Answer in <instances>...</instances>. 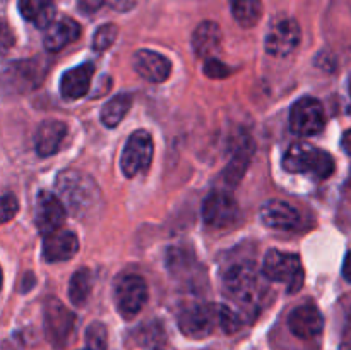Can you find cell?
Returning a JSON list of instances; mask_svg holds the SVG:
<instances>
[{
    "label": "cell",
    "mask_w": 351,
    "mask_h": 350,
    "mask_svg": "<svg viewBox=\"0 0 351 350\" xmlns=\"http://www.w3.org/2000/svg\"><path fill=\"white\" fill-rule=\"evenodd\" d=\"M242 316L223 304H192L180 312L178 326L189 338L201 340L215 329L235 333L242 326Z\"/></svg>",
    "instance_id": "obj_1"
},
{
    "label": "cell",
    "mask_w": 351,
    "mask_h": 350,
    "mask_svg": "<svg viewBox=\"0 0 351 350\" xmlns=\"http://www.w3.org/2000/svg\"><path fill=\"white\" fill-rule=\"evenodd\" d=\"M57 189L64 205L77 218L95 213L103 201L98 184L79 170L60 172L57 177Z\"/></svg>",
    "instance_id": "obj_2"
},
{
    "label": "cell",
    "mask_w": 351,
    "mask_h": 350,
    "mask_svg": "<svg viewBox=\"0 0 351 350\" xmlns=\"http://www.w3.org/2000/svg\"><path fill=\"white\" fill-rule=\"evenodd\" d=\"M225 288L247 314L257 316L263 307L264 287L252 263L233 264L225 273Z\"/></svg>",
    "instance_id": "obj_3"
},
{
    "label": "cell",
    "mask_w": 351,
    "mask_h": 350,
    "mask_svg": "<svg viewBox=\"0 0 351 350\" xmlns=\"http://www.w3.org/2000/svg\"><path fill=\"white\" fill-rule=\"evenodd\" d=\"M283 167L291 174H308L319 180H324L335 172V160L324 150H319L312 144L295 143L285 153Z\"/></svg>",
    "instance_id": "obj_4"
},
{
    "label": "cell",
    "mask_w": 351,
    "mask_h": 350,
    "mask_svg": "<svg viewBox=\"0 0 351 350\" xmlns=\"http://www.w3.org/2000/svg\"><path fill=\"white\" fill-rule=\"evenodd\" d=\"M263 273L267 280L288 285V292L295 294L304 285V268L297 254L271 249L263 263Z\"/></svg>",
    "instance_id": "obj_5"
},
{
    "label": "cell",
    "mask_w": 351,
    "mask_h": 350,
    "mask_svg": "<svg viewBox=\"0 0 351 350\" xmlns=\"http://www.w3.org/2000/svg\"><path fill=\"white\" fill-rule=\"evenodd\" d=\"M115 302L120 314L130 319L139 314L147 302V285L139 275H122L115 281Z\"/></svg>",
    "instance_id": "obj_6"
},
{
    "label": "cell",
    "mask_w": 351,
    "mask_h": 350,
    "mask_svg": "<svg viewBox=\"0 0 351 350\" xmlns=\"http://www.w3.org/2000/svg\"><path fill=\"white\" fill-rule=\"evenodd\" d=\"M326 126L324 106L319 100L305 96L293 103L290 110V129L298 136H314Z\"/></svg>",
    "instance_id": "obj_7"
},
{
    "label": "cell",
    "mask_w": 351,
    "mask_h": 350,
    "mask_svg": "<svg viewBox=\"0 0 351 350\" xmlns=\"http://www.w3.org/2000/svg\"><path fill=\"white\" fill-rule=\"evenodd\" d=\"M153 160V137L147 130H136L127 139L122 151V172L127 177H136L146 172Z\"/></svg>",
    "instance_id": "obj_8"
},
{
    "label": "cell",
    "mask_w": 351,
    "mask_h": 350,
    "mask_svg": "<svg viewBox=\"0 0 351 350\" xmlns=\"http://www.w3.org/2000/svg\"><path fill=\"white\" fill-rule=\"evenodd\" d=\"M75 318L60 301L50 297L45 304V331L55 349H62L74 331Z\"/></svg>",
    "instance_id": "obj_9"
},
{
    "label": "cell",
    "mask_w": 351,
    "mask_h": 350,
    "mask_svg": "<svg viewBox=\"0 0 351 350\" xmlns=\"http://www.w3.org/2000/svg\"><path fill=\"white\" fill-rule=\"evenodd\" d=\"M302 30L291 17H281L271 24L266 34V51L273 57H288L300 45Z\"/></svg>",
    "instance_id": "obj_10"
},
{
    "label": "cell",
    "mask_w": 351,
    "mask_h": 350,
    "mask_svg": "<svg viewBox=\"0 0 351 350\" xmlns=\"http://www.w3.org/2000/svg\"><path fill=\"white\" fill-rule=\"evenodd\" d=\"M202 218L213 229H225L239 218V205L228 192H213L202 205Z\"/></svg>",
    "instance_id": "obj_11"
},
{
    "label": "cell",
    "mask_w": 351,
    "mask_h": 350,
    "mask_svg": "<svg viewBox=\"0 0 351 350\" xmlns=\"http://www.w3.org/2000/svg\"><path fill=\"white\" fill-rule=\"evenodd\" d=\"M65 205L51 192H40L36 198V209H34V223L43 235L60 229L65 222Z\"/></svg>",
    "instance_id": "obj_12"
},
{
    "label": "cell",
    "mask_w": 351,
    "mask_h": 350,
    "mask_svg": "<svg viewBox=\"0 0 351 350\" xmlns=\"http://www.w3.org/2000/svg\"><path fill=\"white\" fill-rule=\"evenodd\" d=\"M288 328L297 338L312 340L321 335L324 328V319L315 305H300L288 316Z\"/></svg>",
    "instance_id": "obj_13"
},
{
    "label": "cell",
    "mask_w": 351,
    "mask_h": 350,
    "mask_svg": "<svg viewBox=\"0 0 351 350\" xmlns=\"http://www.w3.org/2000/svg\"><path fill=\"white\" fill-rule=\"evenodd\" d=\"M134 69L149 82H163L171 74V62L153 50H137L134 54Z\"/></svg>",
    "instance_id": "obj_14"
},
{
    "label": "cell",
    "mask_w": 351,
    "mask_h": 350,
    "mask_svg": "<svg viewBox=\"0 0 351 350\" xmlns=\"http://www.w3.org/2000/svg\"><path fill=\"white\" fill-rule=\"evenodd\" d=\"M79 239L74 232L65 229H58L55 232L45 235L43 256L50 263L57 261H67L77 254Z\"/></svg>",
    "instance_id": "obj_15"
},
{
    "label": "cell",
    "mask_w": 351,
    "mask_h": 350,
    "mask_svg": "<svg viewBox=\"0 0 351 350\" xmlns=\"http://www.w3.org/2000/svg\"><path fill=\"white\" fill-rule=\"evenodd\" d=\"M259 215L261 222L274 230H295L302 223L300 213L285 201H267Z\"/></svg>",
    "instance_id": "obj_16"
},
{
    "label": "cell",
    "mask_w": 351,
    "mask_h": 350,
    "mask_svg": "<svg viewBox=\"0 0 351 350\" xmlns=\"http://www.w3.org/2000/svg\"><path fill=\"white\" fill-rule=\"evenodd\" d=\"M192 48L201 58H216L221 50V30L215 21H204L195 27L192 34Z\"/></svg>",
    "instance_id": "obj_17"
},
{
    "label": "cell",
    "mask_w": 351,
    "mask_h": 350,
    "mask_svg": "<svg viewBox=\"0 0 351 350\" xmlns=\"http://www.w3.org/2000/svg\"><path fill=\"white\" fill-rule=\"evenodd\" d=\"M79 36H81V26L71 17H60L45 30L43 43L48 51H58Z\"/></svg>",
    "instance_id": "obj_18"
},
{
    "label": "cell",
    "mask_w": 351,
    "mask_h": 350,
    "mask_svg": "<svg viewBox=\"0 0 351 350\" xmlns=\"http://www.w3.org/2000/svg\"><path fill=\"white\" fill-rule=\"evenodd\" d=\"M95 67L93 64H81L64 72L60 79V95L64 100L82 98L89 91Z\"/></svg>",
    "instance_id": "obj_19"
},
{
    "label": "cell",
    "mask_w": 351,
    "mask_h": 350,
    "mask_svg": "<svg viewBox=\"0 0 351 350\" xmlns=\"http://www.w3.org/2000/svg\"><path fill=\"white\" fill-rule=\"evenodd\" d=\"M67 134V126L60 120H45L34 134V148L40 156H51L58 151Z\"/></svg>",
    "instance_id": "obj_20"
},
{
    "label": "cell",
    "mask_w": 351,
    "mask_h": 350,
    "mask_svg": "<svg viewBox=\"0 0 351 350\" xmlns=\"http://www.w3.org/2000/svg\"><path fill=\"white\" fill-rule=\"evenodd\" d=\"M19 10L26 21L47 30L55 21V5L51 0H19Z\"/></svg>",
    "instance_id": "obj_21"
},
{
    "label": "cell",
    "mask_w": 351,
    "mask_h": 350,
    "mask_svg": "<svg viewBox=\"0 0 351 350\" xmlns=\"http://www.w3.org/2000/svg\"><path fill=\"white\" fill-rule=\"evenodd\" d=\"M252 153H254V144L252 141L247 137V139H243V143L240 144V146H237L235 154H233L228 168L225 170V177L226 180H228V184L235 185L237 182L243 177V172H245L247 167H249Z\"/></svg>",
    "instance_id": "obj_22"
},
{
    "label": "cell",
    "mask_w": 351,
    "mask_h": 350,
    "mask_svg": "<svg viewBox=\"0 0 351 350\" xmlns=\"http://www.w3.org/2000/svg\"><path fill=\"white\" fill-rule=\"evenodd\" d=\"M233 17L242 27H254L263 14L261 0H228Z\"/></svg>",
    "instance_id": "obj_23"
},
{
    "label": "cell",
    "mask_w": 351,
    "mask_h": 350,
    "mask_svg": "<svg viewBox=\"0 0 351 350\" xmlns=\"http://www.w3.org/2000/svg\"><path fill=\"white\" fill-rule=\"evenodd\" d=\"M132 106V96L129 93H122V95L113 96L110 102L105 103V106L101 108V122L105 124L106 127H115L119 126L120 120L127 115V112Z\"/></svg>",
    "instance_id": "obj_24"
},
{
    "label": "cell",
    "mask_w": 351,
    "mask_h": 350,
    "mask_svg": "<svg viewBox=\"0 0 351 350\" xmlns=\"http://www.w3.org/2000/svg\"><path fill=\"white\" fill-rule=\"evenodd\" d=\"M91 285L93 277L88 268H81L75 271L71 278V285H69V299L72 301V304L84 305L91 294Z\"/></svg>",
    "instance_id": "obj_25"
},
{
    "label": "cell",
    "mask_w": 351,
    "mask_h": 350,
    "mask_svg": "<svg viewBox=\"0 0 351 350\" xmlns=\"http://www.w3.org/2000/svg\"><path fill=\"white\" fill-rule=\"evenodd\" d=\"M108 335L103 323H93L86 329V350H106Z\"/></svg>",
    "instance_id": "obj_26"
},
{
    "label": "cell",
    "mask_w": 351,
    "mask_h": 350,
    "mask_svg": "<svg viewBox=\"0 0 351 350\" xmlns=\"http://www.w3.org/2000/svg\"><path fill=\"white\" fill-rule=\"evenodd\" d=\"M117 34H119V27L115 24H103L101 27H98L95 36H93V48L96 51L106 50V48L115 43Z\"/></svg>",
    "instance_id": "obj_27"
},
{
    "label": "cell",
    "mask_w": 351,
    "mask_h": 350,
    "mask_svg": "<svg viewBox=\"0 0 351 350\" xmlns=\"http://www.w3.org/2000/svg\"><path fill=\"white\" fill-rule=\"evenodd\" d=\"M204 74L213 79H221L230 74V69L226 67L223 62H219L218 58H209V60H206L204 64Z\"/></svg>",
    "instance_id": "obj_28"
},
{
    "label": "cell",
    "mask_w": 351,
    "mask_h": 350,
    "mask_svg": "<svg viewBox=\"0 0 351 350\" xmlns=\"http://www.w3.org/2000/svg\"><path fill=\"white\" fill-rule=\"evenodd\" d=\"M17 199L16 196L10 194V192H5L2 196V222L7 223L9 220H12L17 213Z\"/></svg>",
    "instance_id": "obj_29"
},
{
    "label": "cell",
    "mask_w": 351,
    "mask_h": 350,
    "mask_svg": "<svg viewBox=\"0 0 351 350\" xmlns=\"http://www.w3.org/2000/svg\"><path fill=\"white\" fill-rule=\"evenodd\" d=\"M103 2H105V5L117 10V12H129L136 7L137 0H103Z\"/></svg>",
    "instance_id": "obj_30"
},
{
    "label": "cell",
    "mask_w": 351,
    "mask_h": 350,
    "mask_svg": "<svg viewBox=\"0 0 351 350\" xmlns=\"http://www.w3.org/2000/svg\"><path fill=\"white\" fill-rule=\"evenodd\" d=\"M77 3L79 7H81V10H84V12L88 14L96 12V10H99L103 5H105L103 0H77Z\"/></svg>",
    "instance_id": "obj_31"
},
{
    "label": "cell",
    "mask_w": 351,
    "mask_h": 350,
    "mask_svg": "<svg viewBox=\"0 0 351 350\" xmlns=\"http://www.w3.org/2000/svg\"><path fill=\"white\" fill-rule=\"evenodd\" d=\"M343 277H345L346 281H350L351 283V250L346 254L345 263H343Z\"/></svg>",
    "instance_id": "obj_32"
},
{
    "label": "cell",
    "mask_w": 351,
    "mask_h": 350,
    "mask_svg": "<svg viewBox=\"0 0 351 350\" xmlns=\"http://www.w3.org/2000/svg\"><path fill=\"white\" fill-rule=\"evenodd\" d=\"M341 146L343 150L346 151V153L351 156V129L346 130L345 134H343V139H341Z\"/></svg>",
    "instance_id": "obj_33"
},
{
    "label": "cell",
    "mask_w": 351,
    "mask_h": 350,
    "mask_svg": "<svg viewBox=\"0 0 351 350\" xmlns=\"http://www.w3.org/2000/svg\"><path fill=\"white\" fill-rule=\"evenodd\" d=\"M345 340H346V343H351V311H350V314H348V323H346Z\"/></svg>",
    "instance_id": "obj_34"
},
{
    "label": "cell",
    "mask_w": 351,
    "mask_h": 350,
    "mask_svg": "<svg viewBox=\"0 0 351 350\" xmlns=\"http://www.w3.org/2000/svg\"><path fill=\"white\" fill-rule=\"evenodd\" d=\"M348 91H350V96H351V75H350V82H348Z\"/></svg>",
    "instance_id": "obj_35"
}]
</instances>
